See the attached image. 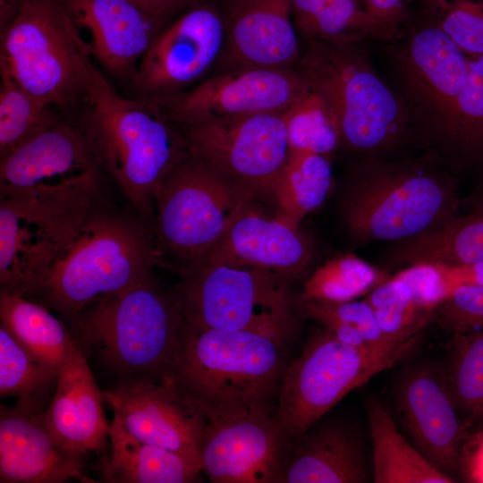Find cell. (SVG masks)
<instances>
[{
	"mask_svg": "<svg viewBox=\"0 0 483 483\" xmlns=\"http://www.w3.org/2000/svg\"><path fill=\"white\" fill-rule=\"evenodd\" d=\"M354 1H356L359 4H360L361 6L365 8V5H364L365 0H354Z\"/></svg>",
	"mask_w": 483,
	"mask_h": 483,
	"instance_id": "cell-47",
	"label": "cell"
},
{
	"mask_svg": "<svg viewBox=\"0 0 483 483\" xmlns=\"http://www.w3.org/2000/svg\"><path fill=\"white\" fill-rule=\"evenodd\" d=\"M287 345L243 331L193 326L184 321L164 383L193 401L208 420L258 409H275L288 366Z\"/></svg>",
	"mask_w": 483,
	"mask_h": 483,
	"instance_id": "cell-1",
	"label": "cell"
},
{
	"mask_svg": "<svg viewBox=\"0 0 483 483\" xmlns=\"http://www.w3.org/2000/svg\"><path fill=\"white\" fill-rule=\"evenodd\" d=\"M292 16L307 41L357 45L377 38L371 16L354 0H292Z\"/></svg>",
	"mask_w": 483,
	"mask_h": 483,
	"instance_id": "cell-30",
	"label": "cell"
},
{
	"mask_svg": "<svg viewBox=\"0 0 483 483\" xmlns=\"http://www.w3.org/2000/svg\"><path fill=\"white\" fill-rule=\"evenodd\" d=\"M446 351L445 381L470 430L483 424V330L453 334Z\"/></svg>",
	"mask_w": 483,
	"mask_h": 483,
	"instance_id": "cell-31",
	"label": "cell"
},
{
	"mask_svg": "<svg viewBox=\"0 0 483 483\" xmlns=\"http://www.w3.org/2000/svg\"><path fill=\"white\" fill-rule=\"evenodd\" d=\"M64 2L80 31L89 34L91 56L107 72L128 81L165 26L130 0Z\"/></svg>",
	"mask_w": 483,
	"mask_h": 483,
	"instance_id": "cell-23",
	"label": "cell"
},
{
	"mask_svg": "<svg viewBox=\"0 0 483 483\" xmlns=\"http://www.w3.org/2000/svg\"><path fill=\"white\" fill-rule=\"evenodd\" d=\"M0 318L36 362L58 374L75 345L60 320L44 306L4 292H0Z\"/></svg>",
	"mask_w": 483,
	"mask_h": 483,
	"instance_id": "cell-28",
	"label": "cell"
},
{
	"mask_svg": "<svg viewBox=\"0 0 483 483\" xmlns=\"http://www.w3.org/2000/svg\"><path fill=\"white\" fill-rule=\"evenodd\" d=\"M157 260L152 232L95 208L61 251L39 293L72 321L98 301L146 282Z\"/></svg>",
	"mask_w": 483,
	"mask_h": 483,
	"instance_id": "cell-4",
	"label": "cell"
},
{
	"mask_svg": "<svg viewBox=\"0 0 483 483\" xmlns=\"http://www.w3.org/2000/svg\"><path fill=\"white\" fill-rule=\"evenodd\" d=\"M188 153L255 197L274 194L290 148L283 113L179 126Z\"/></svg>",
	"mask_w": 483,
	"mask_h": 483,
	"instance_id": "cell-12",
	"label": "cell"
},
{
	"mask_svg": "<svg viewBox=\"0 0 483 483\" xmlns=\"http://www.w3.org/2000/svg\"><path fill=\"white\" fill-rule=\"evenodd\" d=\"M413 0H365L366 11L377 29V38L392 39L399 32L410 16Z\"/></svg>",
	"mask_w": 483,
	"mask_h": 483,
	"instance_id": "cell-42",
	"label": "cell"
},
{
	"mask_svg": "<svg viewBox=\"0 0 483 483\" xmlns=\"http://www.w3.org/2000/svg\"><path fill=\"white\" fill-rule=\"evenodd\" d=\"M72 322L75 343L116 375L118 383H164L184 327L176 295L164 292L149 278L89 306Z\"/></svg>",
	"mask_w": 483,
	"mask_h": 483,
	"instance_id": "cell-3",
	"label": "cell"
},
{
	"mask_svg": "<svg viewBox=\"0 0 483 483\" xmlns=\"http://www.w3.org/2000/svg\"><path fill=\"white\" fill-rule=\"evenodd\" d=\"M309 87L295 68H246L213 73L157 104L178 126L258 114L283 113Z\"/></svg>",
	"mask_w": 483,
	"mask_h": 483,
	"instance_id": "cell-15",
	"label": "cell"
},
{
	"mask_svg": "<svg viewBox=\"0 0 483 483\" xmlns=\"http://www.w3.org/2000/svg\"><path fill=\"white\" fill-rule=\"evenodd\" d=\"M251 201L237 214L201 261L266 269L288 279L299 276L312 258L299 224L280 210L274 217L262 214Z\"/></svg>",
	"mask_w": 483,
	"mask_h": 483,
	"instance_id": "cell-21",
	"label": "cell"
},
{
	"mask_svg": "<svg viewBox=\"0 0 483 483\" xmlns=\"http://www.w3.org/2000/svg\"><path fill=\"white\" fill-rule=\"evenodd\" d=\"M0 38V69L28 93L58 109L85 102L95 65L64 0H26Z\"/></svg>",
	"mask_w": 483,
	"mask_h": 483,
	"instance_id": "cell-6",
	"label": "cell"
},
{
	"mask_svg": "<svg viewBox=\"0 0 483 483\" xmlns=\"http://www.w3.org/2000/svg\"><path fill=\"white\" fill-rule=\"evenodd\" d=\"M470 62L469 76L440 144L462 158L483 162V55Z\"/></svg>",
	"mask_w": 483,
	"mask_h": 483,
	"instance_id": "cell-36",
	"label": "cell"
},
{
	"mask_svg": "<svg viewBox=\"0 0 483 483\" xmlns=\"http://www.w3.org/2000/svg\"><path fill=\"white\" fill-rule=\"evenodd\" d=\"M148 14L151 18L162 23L168 24L184 10L203 0H130Z\"/></svg>",
	"mask_w": 483,
	"mask_h": 483,
	"instance_id": "cell-43",
	"label": "cell"
},
{
	"mask_svg": "<svg viewBox=\"0 0 483 483\" xmlns=\"http://www.w3.org/2000/svg\"><path fill=\"white\" fill-rule=\"evenodd\" d=\"M180 274L175 295L187 324L260 334L286 345L296 337L288 278L266 269L208 261Z\"/></svg>",
	"mask_w": 483,
	"mask_h": 483,
	"instance_id": "cell-8",
	"label": "cell"
},
{
	"mask_svg": "<svg viewBox=\"0 0 483 483\" xmlns=\"http://www.w3.org/2000/svg\"><path fill=\"white\" fill-rule=\"evenodd\" d=\"M372 307L382 331L394 339L421 333L433 313L416 301L408 284L396 274L376 285L365 299Z\"/></svg>",
	"mask_w": 483,
	"mask_h": 483,
	"instance_id": "cell-39",
	"label": "cell"
},
{
	"mask_svg": "<svg viewBox=\"0 0 483 483\" xmlns=\"http://www.w3.org/2000/svg\"><path fill=\"white\" fill-rule=\"evenodd\" d=\"M220 12L225 42L213 73L295 66L301 48L292 0H223Z\"/></svg>",
	"mask_w": 483,
	"mask_h": 483,
	"instance_id": "cell-20",
	"label": "cell"
},
{
	"mask_svg": "<svg viewBox=\"0 0 483 483\" xmlns=\"http://www.w3.org/2000/svg\"><path fill=\"white\" fill-rule=\"evenodd\" d=\"M0 158L50 129L59 120L55 107L47 106L22 89L0 69Z\"/></svg>",
	"mask_w": 483,
	"mask_h": 483,
	"instance_id": "cell-34",
	"label": "cell"
},
{
	"mask_svg": "<svg viewBox=\"0 0 483 483\" xmlns=\"http://www.w3.org/2000/svg\"><path fill=\"white\" fill-rule=\"evenodd\" d=\"M290 436L275 409H258L208 420L201 467L214 483H277Z\"/></svg>",
	"mask_w": 483,
	"mask_h": 483,
	"instance_id": "cell-16",
	"label": "cell"
},
{
	"mask_svg": "<svg viewBox=\"0 0 483 483\" xmlns=\"http://www.w3.org/2000/svg\"><path fill=\"white\" fill-rule=\"evenodd\" d=\"M294 67L331 111L341 145L373 154L393 148L405 136L403 104L356 45L307 41Z\"/></svg>",
	"mask_w": 483,
	"mask_h": 483,
	"instance_id": "cell-7",
	"label": "cell"
},
{
	"mask_svg": "<svg viewBox=\"0 0 483 483\" xmlns=\"http://www.w3.org/2000/svg\"><path fill=\"white\" fill-rule=\"evenodd\" d=\"M225 42L221 12L204 0L164 26L141 57L130 89L158 103L198 84L215 71Z\"/></svg>",
	"mask_w": 483,
	"mask_h": 483,
	"instance_id": "cell-14",
	"label": "cell"
},
{
	"mask_svg": "<svg viewBox=\"0 0 483 483\" xmlns=\"http://www.w3.org/2000/svg\"><path fill=\"white\" fill-rule=\"evenodd\" d=\"M26 0H0V30L7 27Z\"/></svg>",
	"mask_w": 483,
	"mask_h": 483,
	"instance_id": "cell-45",
	"label": "cell"
},
{
	"mask_svg": "<svg viewBox=\"0 0 483 483\" xmlns=\"http://www.w3.org/2000/svg\"><path fill=\"white\" fill-rule=\"evenodd\" d=\"M435 265V264H434ZM445 279L450 290L463 283L483 284V261L463 267L436 265ZM451 292V291H450Z\"/></svg>",
	"mask_w": 483,
	"mask_h": 483,
	"instance_id": "cell-44",
	"label": "cell"
},
{
	"mask_svg": "<svg viewBox=\"0 0 483 483\" xmlns=\"http://www.w3.org/2000/svg\"><path fill=\"white\" fill-rule=\"evenodd\" d=\"M103 398L113 410V419L130 435L185 455L201 466L208 419L173 385L148 379L120 382L104 390Z\"/></svg>",
	"mask_w": 483,
	"mask_h": 483,
	"instance_id": "cell-17",
	"label": "cell"
},
{
	"mask_svg": "<svg viewBox=\"0 0 483 483\" xmlns=\"http://www.w3.org/2000/svg\"><path fill=\"white\" fill-rule=\"evenodd\" d=\"M94 209L95 199L1 198V292L39 293L61 251Z\"/></svg>",
	"mask_w": 483,
	"mask_h": 483,
	"instance_id": "cell-11",
	"label": "cell"
},
{
	"mask_svg": "<svg viewBox=\"0 0 483 483\" xmlns=\"http://www.w3.org/2000/svg\"><path fill=\"white\" fill-rule=\"evenodd\" d=\"M394 263L463 267L483 261V211L456 216L439 228L402 242L393 250Z\"/></svg>",
	"mask_w": 483,
	"mask_h": 483,
	"instance_id": "cell-29",
	"label": "cell"
},
{
	"mask_svg": "<svg viewBox=\"0 0 483 483\" xmlns=\"http://www.w3.org/2000/svg\"><path fill=\"white\" fill-rule=\"evenodd\" d=\"M421 333L389 346L357 347L322 327L286 369L275 404L282 428L297 436L316 424L352 390L416 351Z\"/></svg>",
	"mask_w": 483,
	"mask_h": 483,
	"instance_id": "cell-9",
	"label": "cell"
},
{
	"mask_svg": "<svg viewBox=\"0 0 483 483\" xmlns=\"http://www.w3.org/2000/svg\"><path fill=\"white\" fill-rule=\"evenodd\" d=\"M57 374L36 362L0 326V396L16 397L15 406L44 412L55 392Z\"/></svg>",
	"mask_w": 483,
	"mask_h": 483,
	"instance_id": "cell-33",
	"label": "cell"
},
{
	"mask_svg": "<svg viewBox=\"0 0 483 483\" xmlns=\"http://www.w3.org/2000/svg\"><path fill=\"white\" fill-rule=\"evenodd\" d=\"M481 1H483V0H481Z\"/></svg>",
	"mask_w": 483,
	"mask_h": 483,
	"instance_id": "cell-48",
	"label": "cell"
},
{
	"mask_svg": "<svg viewBox=\"0 0 483 483\" xmlns=\"http://www.w3.org/2000/svg\"><path fill=\"white\" fill-rule=\"evenodd\" d=\"M455 181L425 163L363 162L341 203L349 233L359 242L407 241L457 216Z\"/></svg>",
	"mask_w": 483,
	"mask_h": 483,
	"instance_id": "cell-5",
	"label": "cell"
},
{
	"mask_svg": "<svg viewBox=\"0 0 483 483\" xmlns=\"http://www.w3.org/2000/svg\"><path fill=\"white\" fill-rule=\"evenodd\" d=\"M465 205L473 211H483V183L466 200Z\"/></svg>",
	"mask_w": 483,
	"mask_h": 483,
	"instance_id": "cell-46",
	"label": "cell"
},
{
	"mask_svg": "<svg viewBox=\"0 0 483 483\" xmlns=\"http://www.w3.org/2000/svg\"><path fill=\"white\" fill-rule=\"evenodd\" d=\"M423 16L466 55H483V1L419 0Z\"/></svg>",
	"mask_w": 483,
	"mask_h": 483,
	"instance_id": "cell-40",
	"label": "cell"
},
{
	"mask_svg": "<svg viewBox=\"0 0 483 483\" xmlns=\"http://www.w3.org/2000/svg\"><path fill=\"white\" fill-rule=\"evenodd\" d=\"M80 126L89 147L124 196L142 214L168 173L188 155L178 125L157 103L121 95L94 66Z\"/></svg>",
	"mask_w": 483,
	"mask_h": 483,
	"instance_id": "cell-2",
	"label": "cell"
},
{
	"mask_svg": "<svg viewBox=\"0 0 483 483\" xmlns=\"http://www.w3.org/2000/svg\"><path fill=\"white\" fill-rule=\"evenodd\" d=\"M103 402V391L95 380L87 356L75 343L57 374L55 392L44 411V421L64 446L81 454L97 452L106 445L110 431Z\"/></svg>",
	"mask_w": 483,
	"mask_h": 483,
	"instance_id": "cell-24",
	"label": "cell"
},
{
	"mask_svg": "<svg viewBox=\"0 0 483 483\" xmlns=\"http://www.w3.org/2000/svg\"><path fill=\"white\" fill-rule=\"evenodd\" d=\"M290 150L327 156L341 146L335 118L324 99L310 88L283 112Z\"/></svg>",
	"mask_w": 483,
	"mask_h": 483,
	"instance_id": "cell-38",
	"label": "cell"
},
{
	"mask_svg": "<svg viewBox=\"0 0 483 483\" xmlns=\"http://www.w3.org/2000/svg\"><path fill=\"white\" fill-rule=\"evenodd\" d=\"M373 449L376 483H451L400 433L390 411L378 399L366 405Z\"/></svg>",
	"mask_w": 483,
	"mask_h": 483,
	"instance_id": "cell-27",
	"label": "cell"
},
{
	"mask_svg": "<svg viewBox=\"0 0 483 483\" xmlns=\"http://www.w3.org/2000/svg\"><path fill=\"white\" fill-rule=\"evenodd\" d=\"M432 321L452 334L483 330V284L455 285L436 308Z\"/></svg>",
	"mask_w": 483,
	"mask_h": 483,
	"instance_id": "cell-41",
	"label": "cell"
},
{
	"mask_svg": "<svg viewBox=\"0 0 483 483\" xmlns=\"http://www.w3.org/2000/svg\"><path fill=\"white\" fill-rule=\"evenodd\" d=\"M111 453L100 464L110 483H192L200 481L199 464L179 453L142 442L117 421L110 424Z\"/></svg>",
	"mask_w": 483,
	"mask_h": 483,
	"instance_id": "cell-26",
	"label": "cell"
},
{
	"mask_svg": "<svg viewBox=\"0 0 483 483\" xmlns=\"http://www.w3.org/2000/svg\"><path fill=\"white\" fill-rule=\"evenodd\" d=\"M380 282L379 272L355 255L335 258L306 281L300 302L317 300L344 302L369 292Z\"/></svg>",
	"mask_w": 483,
	"mask_h": 483,
	"instance_id": "cell-37",
	"label": "cell"
},
{
	"mask_svg": "<svg viewBox=\"0 0 483 483\" xmlns=\"http://www.w3.org/2000/svg\"><path fill=\"white\" fill-rule=\"evenodd\" d=\"M368 479L358 435L342 423L327 422L290 436L277 483H361Z\"/></svg>",
	"mask_w": 483,
	"mask_h": 483,
	"instance_id": "cell-25",
	"label": "cell"
},
{
	"mask_svg": "<svg viewBox=\"0 0 483 483\" xmlns=\"http://www.w3.org/2000/svg\"><path fill=\"white\" fill-rule=\"evenodd\" d=\"M332 184V167L325 155L290 150L274 196L279 210L299 222L326 199Z\"/></svg>",
	"mask_w": 483,
	"mask_h": 483,
	"instance_id": "cell-32",
	"label": "cell"
},
{
	"mask_svg": "<svg viewBox=\"0 0 483 483\" xmlns=\"http://www.w3.org/2000/svg\"><path fill=\"white\" fill-rule=\"evenodd\" d=\"M0 161L1 198L96 199L101 167L80 124L60 119Z\"/></svg>",
	"mask_w": 483,
	"mask_h": 483,
	"instance_id": "cell-13",
	"label": "cell"
},
{
	"mask_svg": "<svg viewBox=\"0 0 483 483\" xmlns=\"http://www.w3.org/2000/svg\"><path fill=\"white\" fill-rule=\"evenodd\" d=\"M44 412L14 405L0 409V482H96L83 471V454L60 444L47 428Z\"/></svg>",
	"mask_w": 483,
	"mask_h": 483,
	"instance_id": "cell-22",
	"label": "cell"
},
{
	"mask_svg": "<svg viewBox=\"0 0 483 483\" xmlns=\"http://www.w3.org/2000/svg\"><path fill=\"white\" fill-rule=\"evenodd\" d=\"M304 316L318 322L339 341L352 346H389L407 339H394L381 329L374 310L364 301L330 302L308 300L300 302Z\"/></svg>",
	"mask_w": 483,
	"mask_h": 483,
	"instance_id": "cell-35",
	"label": "cell"
},
{
	"mask_svg": "<svg viewBox=\"0 0 483 483\" xmlns=\"http://www.w3.org/2000/svg\"><path fill=\"white\" fill-rule=\"evenodd\" d=\"M255 196L189 153L165 177L156 196L157 252L180 272L201 261Z\"/></svg>",
	"mask_w": 483,
	"mask_h": 483,
	"instance_id": "cell-10",
	"label": "cell"
},
{
	"mask_svg": "<svg viewBox=\"0 0 483 483\" xmlns=\"http://www.w3.org/2000/svg\"><path fill=\"white\" fill-rule=\"evenodd\" d=\"M398 52L408 93L436 141L442 140L470 72L467 55L423 16Z\"/></svg>",
	"mask_w": 483,
	"mask_h": 483,
	"instance_id": "cell-18",
	"label": "cell"
},
{
	"mask_svg": "<svg viewBox=\"0 0 483 483\" xmlns=\"http://www.w3.org/2000/svg\"><path fill=\"white\" fill-rule=\"evenodd\" d=\"M394 402L415 447L440 471L448 476L455 473L464 462L469 430L457 412L442 369L418 365L403 371L394 387Z\"/></svg>",
	"mask_w": 483,
	"mask_h": 483,
	"instance_id": "cell-19",
	"label": "cell"
}]
</instances>
